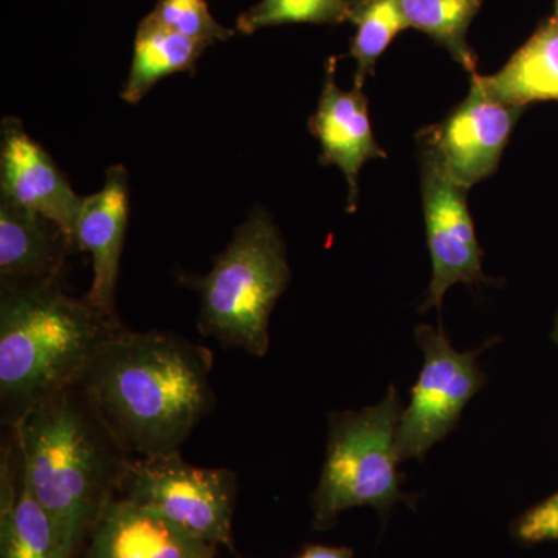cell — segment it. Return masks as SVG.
<instances>
[{
    "label": "cell",
    "instance_id": "cell-11",
    "mask_svg": "<svg viewBox=\"0 0 558 558\" xmlns=\"http://www.w3.org/2000/svg\"><path fill=\"white\" fill-rule=\"evenodd\" d=\"M130 174L123 165H113L106 171L100 191L83 197L76 220V250L89 253L92 284L84 299L108 317L117 315L121 255L130 223Z\"/></svg>",
    "mask_w": 558,
    "mask_h": 558
},
{
    "label": "cell",
    "instance_id": "cell-7",
    "mask_svg": "<svg viewBox=\"0 0 558 558\" xmlns=\"http://www.w3.org/2000/svg\"><path fill=\"white\" fill-rule=\"evenodd\" d=\"M416 341L424 354V365L411 389L409 407L400 417V462L424 461L428 451L457 428L470 400L486 385L478 357L494 343L488 341L480 349L459 352L442 328L427 325L417 326Z\"/></svg>",
    "mask_w": 558,
    "mask_h": 558
},
{
    "label": "cell",
    "instance_id": "cell-24",
    "mask_svg": "<svg viewBox=\"0 0 558 558\" xmlns=\"http://www.w3.org/2000/svg\"><path fill=\"white\" fill-rule=\"evenodd\" d=\"M553 339L558 344V315H557V318H556V325H554Z\"/></svg>",
    "mask_w": 558,
    "mask_h": 558
},
{
    "label": "cell",
    "instance_id": "cell-9",
    "mask_svg": "<svg viewBox=\"0 0 558 558\" xmlns=\"http://www.w3.org/2000/svg\"><path fill=\"white\" fill-rule=\"evenodd\" d=\"M524 108L498 100L486 89L478 72L470 90L438 126L418 134L435 150L451 178L472 189L497 171L510 134Z\"/></svg>",
    "mask_w": 558,
    "mask_h": 558
},
{
    "label": "cell",
    "instance_id": "cell-16",
    "mask_svg": "<svg viewBox=\"0 0 558 558\" xmlns=\"http://www.w3.org/2000/svg\"><path fill=\"white\" fill-rule=\"evenodd\" d=\"M498 100L526 108L531 102L558 101V20L538 28L505 68L481 75Z\"/></svg>",
    "mask_w": 558,
    "mask_h": 558
},
{
    "label": "cell",
    "instance_id": "cell-21",
    "mask_svg": "<svg viewBox=\"0 0 558 558\" xmlns=\"http://www.w3.org/2000/svg\"><path fill=\"white\" fill-rule=\"evenodd\" d=\"M148 16L194 40L211 47L230 39L231 28L223 27L213 17L207 0H157Z\"/></svg>",
    "mask_w": 558,
    "mask_h": 558
},
{
    "label": "cell",
    "instance_id": "cell-1",
    "mask_svg": "<svg viewBox=\"0 0 558 558\" xmlns=\"http://www.w3.org/2000/svg\"><path fill=\"white\" fill-rule=\"evenodd\" d=\"M213 354L160 330L120 328L76 385L130 458L178 453L216 407Z\"/></svg>",
    "mask_w": 558,
    "mask_h": 558
},
{
    "label": "cell",
    "instance_id": "cell-25",
    "mask_svg": "<svg viewBox=\"0 0 558 558\" xmlns=\"http://www.w3.org/2000/svg\"><path fill=\"white\" fill-rule=\"evenodd\" d=\"M557 5H558V0H557Z\"/></svg>",
    "mask_w": 558,
    "mask_h": 558
},
{
    "label": "cell",
    "instance_id": "cell-23",
    "mask_svg": "<svg viewBox=\"0 0 558 558\" xmlns=\"http://www.w3.org/2000/svg\"><path fill=\"white\" fill-rule=\"evenodd\" d=\"M296 558H354L348 546L307 545Z\"/></svg>",
    "mask_w": 558,
    "mask_h": 558
},
{
    "label": "cell",
    "instance_id": "cell-19",
    "mask_svg": "<svg viewBox=\"0 0 558 558\" xmlns=\"http://www.w3.org/2000/svg\"><path fill=\"white\" fill-rule=\"evenodd\" d=\"M348 21L355 27L349 53L355 61L354 86L363 89L377 61L409 22L399 0H349Z\"/></svg>",
    "mask_w": 558,
    "mask_h": 558
},
{
    "label": "cell",
    "instance_id": "cell-6",
    "mask_svg": "<svg viewBox=\"0 0 558 558\" xmlns=\"http://www.w3.org/2000/svg\"><path fill=\"white\" fill-rule=\"evenodd\" d=\"M236 473L197 468L178 453L130 458L117 497L154 510L193 537L234 553Z\"/></svg>",
    "mask_w": 558,
    "mask_h": 558
},
{
    "label": "cell",
    "instance_id": "cell-3",
    "mask_svg": "<svg viewBox=\"0 0 558 558\" xmlns=\"http://www.w3.org/2000/svg\"><path fill=\"white\" fill-rule=\"evenodd\" d=\"M121 326L70 296L62 279L0 282V407L13 427L27 411L83 379Z\"/></svg>",
    "mask_w": 558,
    "mask_h": 558
},
{
    "label": "cell",
    "instance_id": "cell-10",
    "mask_svg": "<svg viewBox=\"0 0 558 558\" xmlns=\"http://www.w3.org/2000/svg\"><path fill=\"white\" fill-rule=\"evenodd\" d=\"M0 197L50 220L75 247L83 197L76 196L49 150L28 135L16 117H5L0 128Z\"/></svg>",
    "mask_w": 558,
    "mask_h": 558
},
{
    "label": "cell",
    "instance_id": "cell-2",
    "mask_svg": "<svg viewBox=\"0 0 558 558\" xmlns=\"http://www.w3.org/2000/svg\"><path fill=\"white\" fill-rule=\"evenodd\" d=\"M36 498L78 557L119 495L128 457L78 387L43 400L9 428Z\"/></svg>",
    "mask_w": 558,
    "mask_h": 558
},
{
    "label": "cell",
    "instance_id": "cell-22",
    "mask_svg": "<svg viewBox=\"0 0 558 558\" xmlns=\"http://www.w3.org/2000/svg\"><path fill=\"white\" fill-rule=\"evenodd\" d=\"M512 535L524 545L557 542L558 492L520 515L513 523Z\"/></svg>",
    "mask_w": 558,
    "mask_h": 558
},
{
    "label": "cell",
    "instance_id": "cell-12",
    "mask_svg": "<svg viewBox=\"0 0 558 558\" xmlns=\"http://www.w3.org/2000/svg\"><path fill=\"white\" fill-rule=\"evenodd\" d=\"M312 135L322 154L319 163L333 165L348 182V211H355L359 202V175L363 165L385 159L387 153L374 138L368 97L360 87L341 90L336 81V60L326 64V78L317 110L310 120Z\"/></svg>",
    "mask_w": 558,
    "mask_h": 558
},
{
    "label": "cell",
    "instance_id": "cell-18",
    "mask_svg": "<svg viewBox=\"0 0 558 558\" xmlns=\"http://www.w3.org/2000/svg\"><path fill=\"white\" fill-rule=\"evenodd\" d=\"M483 2L484 0H399L409 27L435 39L470 75L476 73V58L469 46V28Z\"/></svg>",
    "mask_w": 558,
    "mask_h": 558
},
{
    "label": "cell",
    "instance_id": "cell-5",
    "mask_svg": "<svg viewBox=\"0 0 558 558\" xmlns=\"http://www.w3.org/2000/svg\"><path fill=\"white\" fill-rule=\"evenodd\" d=\"M402 402L389 387L376 405L329 414L328 446L317 487L312 494V526L328 531L341 513L369 506L387 520L398 502L411 505L402 490L398 432Z\"/></svg>",
    "mask_w": 558,
    "mask_h": 558
},
{
    "label": "cell",
    "instance_id": "cell-17",
    "mask_svg": "<svg viewBox=\"0 0 558 558\" xmlns=\"http://www.w3.org/2000/svg\"><path fill=\"white\" fill-rule=\"evenodd\" d=\"M208 46L165 27L153 17H143L135 35L130 75L121 98L137 105L159 81L175 73H194Z\"/></svg>",
    "mask_w": 558,
    "mask_h": 558
},
{
    "label": "cell",
    "instance_id": "cell-15",
    "mask_svg": "<svg viewBox=\"0 0 558 558\" xmlns=\"http://www.w3.org/2000/svg\"><path fill=\"white\" fill-rule=\"evenodd\" d=\"M73 250L72 242L50 220L0 201V282L62 279Z\"/></svg>",
    "mask_w": 558,
    "mask_h": 558
},
{
    "label": "cell",
    "instance_id": "cell-14",
    "mask_svg": "<svg viewBox=\"0 0 558 558\" xmlns=\"http://www.w3.org/2000/svg\"><path fill=\"white\" fill-rule=\"evenodd\" d=\"M0 558H72L49 510L32 490L10 429L0 454Z\"/></svg>",
    "mask_w": 558,
    "mask_h": 558
},
{
    "label": "cell",
    "instance_id": "cell-13",
    "mask_svg": "<svg viewBox=\"0 0 558 558\" xmlns=\"http://www.w3.org/2000/svg\"><path fill=\"white\" fill-rule=\"evenodd\" d=\"M218 546L120 497L110 502L86 543V558H215Z\"/></svg>",
    "mask_w": 558,
    "mask_h": 558
},
{
    "label": "cell",
    "instance_id": "cell-20",
    "mask_svg": "<svg viewBox=\"0 0 558 558\" xmlns=\"http://www.w3.org/2000/svg\"><path fill=\"white\" fill-rule=\"evenodd\" d=\"M349 0H260L236 22L244 35L284 24H341L348 21Z\"/></svg>",
    "mask_w": 558,
    "mask_h": 558
},
{
    "label": "cell",
    "instance_id": "cell-4",
    "mask_svg": "<svg viewBox=\"0 0 558 558\" xmlns=\"http://www.w3.org/2000/svg\"><path fill=\"white\" fill-rule=\"evenodd\" d=\"M284 240L264 208H255L234 230L205 277L186 279L201 293L197 328L223 348L264 357L270 348V317L289 288Z\"/></svg>",
    "mask_w": 558,
    "mask_h": 558
},
{
    "label": "cell",
    "instance_id": "cell-8",
    "mask_svg": "<svg viewBox=\"0 0 558 558\" xmlns=\"http://www.w3.org/2000/svg\"><path fill=\"white\" fill-rule=\"evenodd\" d=\"M421 143L422 204L432 281L421 312L442 307L444 296L453 286L490 284L483 270V250L476 240L470 215L468 189L451 178L435 150Z\"/></svg>",
    "mask_w": 558,
    "mask_h": 558
}]
</instances>
